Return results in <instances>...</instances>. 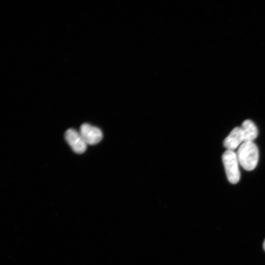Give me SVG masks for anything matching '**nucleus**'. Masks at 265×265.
<instances>
[{"label":"nucleus","instance_id":"obj_3","mask_svg":"<svg viewBox=\"0 0 265 265\" xmlns=\"http://www.w3.org/2000/svg\"><path fill=\"white\" fill-rule=\"evenodd\" d=\"M64 137L75 153L81 154L85 151L87 145L79 132L73 129H69L65 132Z\"/></svg>","mask_w":265,"mask_h":265},{"label":"nucleus","instance_id":"obj_1","mask_svg":"<svg viewBox=\"0 0 265 265\" xmlns=\"http://www.w3.org/2000/svg\"><path fill=\"white\" fill-rule=\"evenodd\" d=\"M238 162L247 171L253 170L257 166L259 152L257 145L253 142H243L237 153Z\"/></svg>","mask_w":265,"mask_h":265},{"label":"nucleus","instance_id":"obj_2","mask_svg":"<svg viewBox=\"0 0 265 265\" xmlns=\"http://www.w3.org/2000/svg\"><path fill=\"white\" fill-rule=\"evenodd\" d=\"M222 159L228 181L232 184H237L240 179L237 154L233 151L227 150L223 153Z\"/></svg>","mask_w":265,"mask_h":265},{"label":"nucleus","instance_id":"obj_7","mask_svg":"<svg viewBox=\"0 0 265 265\" xmlns=\"http://www.w3.org/2000/svg\"><path fill=\"white\" fill-rule=\"evenodd\" d=\"M263 248H264V249L265 251V240L264 241V242H263Z\"/></svg>","mask_w":265,"mask_h":265},{"label":"nucleus","instance_id":"obj_6","mask_svg":"<svg viewBox=\"0 0 265 265\" xmlns=\"http://www.w3.org/2000/svg\"><path fill=\"white\" fill-rule=\"evenodd\" d=\"M242 141V137L240 128H235L225 138L223 146L227 150L233 151L235 150Z\"/></svg>","mask_w":265,"mask_h":265},{"label":"nucleus","instance_id":"obj_4","mask_svg":"<svg viewBox=\"0 0 265 265\" xmlns=\"http://www.w3.org/2000/svg\"><path fill=\"white\" fill-rule=\"evenodd\" d=\"M79 132L87 145L97 144L103 138L101 130L87 123L81 125Z\"/></svg>","mask_w":265,"mask_h":265},{"label":"nucleus","instance_id":"obj_5","mask_svg":"<svg viewBox=\"0 0 265 265\" xmlns=\"http://www.w3.org/2000/svg\"><path fill=\"white\" fill-rule=\"evenodd\" d=\"M242 141L253 142L258 133V129L255 124L250 120L244 121L240 127Z\"/></svg>","mask_w":265,"mask_h":265}]
</instances>
